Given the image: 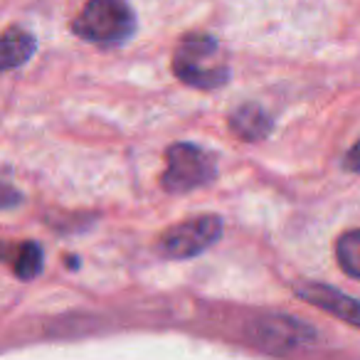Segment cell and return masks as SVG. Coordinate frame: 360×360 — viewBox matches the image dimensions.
<instances>
[{
    "label": "cell",
    "mask_w": 360,
    "mask_h": 360,
    "mask_svg": "<svg viewBox=\"0 0 360 360\" xmlns=\"http://www.w3.org/2000/svg\"><path fill=\"white\" fill-rule=\"evenodd\" d=\"M173 75L195 89H217L230 82V62L220 40L205 32H191L178 42L173 55Z\"/></svg>",
    "instance_id": "1"
},
{
    "label": "cell",
    "mask_w": 360,
    "mask_h": 360,
    "mask_svg": "<svg viewBox=\"0 0 360 360\" xmlns=\"http://www.w3.org/2000/svg\"><path fill=\"white\" fill-rule=\"evenodd\" d=\"M335 259L340 269L353 279H360V230H350L335 242Z\"/></svg>",
    "instance_id": "9"
},
{
    "label": "cell",
    "mask_w": 360,
    "mask_h": 360,
    "mask_svg": "<svg viewBox=\"0 0 360 360\" xmlns=\"http://www.w3.org/2000/svg\"><path fill=\"white\" fill-rule=\"evenodd\" d=\"M294 294L323 309L326 314H333L343 319L345 323L360 328V299H353V296L343 294L328 284H321V281H299V284H294Z\"/></svg>",
    "instance_id": "6"
},
{
    "label": "cell",
    "mask_w": 360,
    "mask_h": 360,
    "mask_svg": "<svg viewBox=\"0 0 360 360\" xmlns=\"http://www.w3.org/2000/svg\"><path fill=\"white\" fill-rule=\"evenodd\" d=\"M37 50V42L30 32L20 30V27H11L3 35V70L11 72L15 67L25 65Z\"/></svg>",
    "instance_id": "8"
},
{
    "label": "cell",
    "mask_w": 360,
    "mask_h": 360,
    "mask_svg": "<svg viewBox=\"0 0 360 360\" xmlns=\"http://www.w3.org/2000/svg\"><path fill=\"white\" fill-rule=\"evenodd\" d=\"M72 30L94 45H121L136 32V15L126 0H89L75 18Z\"/></svg>",
    "instance_id": "2"
},
{
    "label": "cell",
    "mask_w": 360,
    "mask_h": 360,
    "mask_svg": "<svg viewBox=\"0 0 360 360\" xmlns=\"http://www.w3.org/2000/svg\"><path fill=\"white\" fill-rule=\"evenodd\" d=\"M274 129V121L271 116L262 109L259 104H242L240 109H235L230 114V131L237 139L247 141V143H257V141H264L266 136Z\"/></svg>",
    "instance_id": "7"
},
{
    "label": "cell",
    "mask_w": 360,
    "mask_h": 360,
    "mask_svg": "<svg viewBox=\"0 0 360 360\" xmlns=\"http://www.w3.org/2000/svg\"><path fill=\"white\" fill-rule=\"evenodd\" d=\"M217 175V165L207 150L193 143H173L165 150V170L160 175V188L165 193H191L207 186Z\"/></svg>",
    "instance_id": "3"
},
{
    "label": "cell",
    "mask_w": 360,
    "mask_h": 360,
    "mask_svg": "<svg viewBox=\"0 0 360 360\" xmlns=\"http://www.w3.org/2000/svg\"><path fill=\"white\" fill-rule=\"evenodd\" d=\"M13 271L18 279L32 281L42 271V247L37 242H22L15 250V259H13Z\"/></svg>",
    "instance_id": "10"
},
{
    "label": "cell",
    "mask_w": 360,
    "mask_h": 360,
    "mask_svg": "<svg viewBox=\"0 0 360 360\" xmlns=\"http://www.w3.org/2000/svg\"><path fill=\"white\" fill-rule=\"evenodd\" d=\"M343 168L350 170V173H360V141L353 146V148L345 153L343 158Z\"/></svg>",
    "instance_id": "11"
},
{
    "label": "cell",
    "mask_w": 360,
    "mask_h": 360,
    "mask_svg": "<svg viewBox=\"0 0 360 360\" xmlns=\"http://www.w3.org/2000/svg\"><path fill=\"white\" fill-rule=\"evenodd\" d=\"M245 335L255 348L271 355L296 353V350H301L304 345H311L316 340V330L311 326L281 314H269L255 319L247 326Z\"/></svg>",
    "instance_id": "4"
},
{
    "label": "cell",
    "mask_w": 360,
    "mask_h": 360,
    "mask_svg": "<svg viewBox=\"0 0 360 360\" xmlns=\"http://www.w3.org/2000/svg\"><path fill=\"white\" fill-rule=\"evenodd\" d=\"M222 237V220L217 215L191 217L168 227L158 237V252L168 259H191L212 247Z\"/></svg>",
    "instance_id": "5"
}]
</instances>
